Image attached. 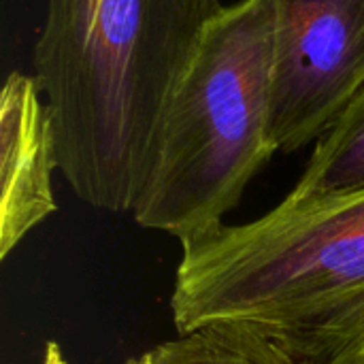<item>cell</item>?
<instances>
[{
  "mask_svg": "<svg viewBox=\"0 0 364 364\" xmlns=\"http://www.w3.org/2000/svg\"><path fill=\"white\" fill-rule=\"evenodd\" d=\"M273 0L226 6L166 109L136 224L179 241L222 226L277 149L271 128Z\"/></svg>",
  "mask_w": 364,
  "mask_h": 364,
  "instance_id": "cell-3",
  "label": "cell"
},
{
  "mask_svg": "<svg viewBox=\"0 0 364 364\" xmlns=\"http://www.w3.org/2000/svg\"><path fill=\"white\" fill-rule=\"evenodd\" d=\"M364 190V85L318 145L292 194L324 196Z\"/></svg>",
  "mask_w": 364,
  "mask_h": 364,
  "instance_id": "cell-6",
  "label": "cell"
},
{
  "mask_svg": "<svg viewBox=\"0 0 364 364\" xmlns=\"http://www.w3.org/2000/svg\"><path fill=\"white\" fill-rule=\"evenodd\" d=\"M43 364H66L64 356H62V352H60V348H58V343H47V348H45V360H43ZM126 364H151L149 352L141 354L139 358L128 360Z\"/></svg>",
  "mask_w": 364,
  "mask_h": 364,
  "instance_id": "cell-8",
  "label": "cell"
},
{
  "mask_svg": "<svg viewBox=\"0 0 364 364\" xmlns=\"http://www.w3.org/2000/svg\"><path fill=\"white\" fill-rule=\"evenodd\" d=\"M147 352L151 364H301L273 341L232 324L196 328Z\"/></svg>",
  "mask_w": 364,
  "mask_h": 364,
  "instance_id": "cell-7",
  "label": "cell"
},
{
  "mask_svg": "<svg viewBox=\"0 0 364 364\" xmlns=\"http://www.w3.org/2000/svg\"><path fill=\"white\" fill-rule=\"evenodd\" d=\"M364 85V0H273L271 128L279 151L320 139Z\"/></svg>",
  "mask_w": 364,
  "mask_h": 364,
  "instance_id": "cell-4",
  "label": "cell"
},
{
  "mask_svg": "<svg viewBox=\"0 0 364 364\" xmlns=\"http://www.w3.org/2000/svg\"><path fill=\"white\" fill-rule=\"evenodd\" d=\"M171 311L177 335L232 324L301 364H364V190L181 241Z\"/></svg>",
  "mask_w": 364,
  "mask_h": 364,
  "instance_id": "cell-2",
  "label": "cell"
},
{
  "mask_svg": "<svg viewBox=\"0 0 364 364\" xmlns=\"http://www.w3.org/2000/svg\"><path fill=\"white\" fill-rule=\"evenodd\" d=\"M220 0H47L34 45L58 171L105 211H132L160 128Z\"/></svg>",
  "mask_w": 364,
  "mask_h": 364,
  "instance_id": "cell-1",
  "label": "cell"
},
{
  "mask_svg": "<svg viewBox=\"0 0 364 364\" xmlns=\"http://www.w3.org/2000/svg\"><path fill=\"white\" fill-rule=\"evenodd\" d=\"M36 77L13 70L0 96V258L55 211V141Z\"/></svg>",
  "mask_w": 364,
  "mask_h": 364,
  "instance_id": "cell-5",
  "label": "cell"
}]
</instances>
